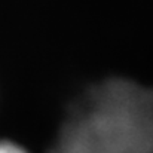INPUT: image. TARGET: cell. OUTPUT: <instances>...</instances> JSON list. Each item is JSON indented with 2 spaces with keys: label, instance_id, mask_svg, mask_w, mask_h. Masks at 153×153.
I'll return each instance as SVG.
<instances>
[{
  "label": "cell",
  "instance_id": "6da1fadb",
  "mask_svg": "<svg viewBox=\"0 0 153 153\" xmlns=\"http://www.w3.org/2000/svg\"><path fill=\"white\" fill-rule=\"evenodd\" d=\"M48 153H153V88L122 77L88 86Z\"/></svg>",
  "mask_w": 153,
  "mask_h": 153
},
{
  "label": "cell",
  "instance_id": "7a4b0ae2",
  "mask_svg": "<svg viewBox=\"0 0 153 153\" xmlns=\"http://www.w3.org/2000/svg\"><path fill=\"white\" fill-rule=\"evenodd\" d=\"M0 153H28L24 147L12 141H0Z\"/></svg>",
  "mask_w": 153,
  "mask_h": 153
}]
</instances>
